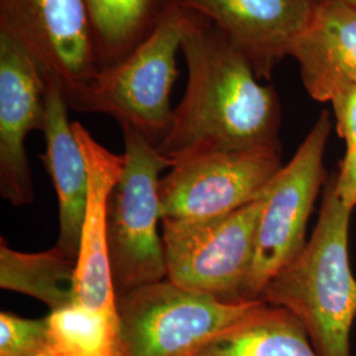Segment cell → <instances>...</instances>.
Segmentation results:
<instances>
[{
  "label": "cell",
  "instance_id": "1",
  "mask_svg": "<svg viewBox=\"0 0 356 356\" xmlns=\"http://www.w3.org/2000/svg\"><path fill=\"white\" fill-rule=\"evenodd\" d=\"M185 11L181 51L188 83L156 147L170 164L194 151L281 149V107L251 65L209 19Z\"/></svg>",
  "mask_w": 356,
  "mask_h": 356
},
{
  "label": "cell",
  "instance_id": "2",
  "mask_svg": "<svg viewBox=\"0 0 356 356\" xmlns=\"http://www.w3.org/2000/svg\"><path fill=\"white\" fill-rule=\"evenodd\" d=\"M351 213L330 181L312 238L261 294L263 301L289 310L302 323L319 356H351L356 318V279L348 256Z\"/></svg>",
  "mask_w": 356,
  "mask_h": 356
},
{
  "label": "cell",
  "instance_id": "3",
  "mask_svg": "<svg viewBox=\"0 0 356 356\" xmlns=\"http://www.w3.org/2000/svg\"><path fill=\"white\" fill-rule=\"evenodd\" d=\"M124 165L110 194L107 252L116 296L166 279L161 220L160 173L169 160L138 129L122 126Z\"/></svg>",
  "mask_w": 356,
  "mask_h": 356
},
{
  "label": "cell",
  "instance_id": "4",
  "mask_svg": "<svg viewBox=\"0 0 356 356\" xmlns=\"http://www.w3.org/2000/svg\"><path fill=\"white\" fill-rule=\"evenodd\" d=\"M331 128L329 111H322L292 160L281 166L263 191L254 263L243 288V301L261 300L268 282L305 247L306 227L325 182Z\"/></svg>",
  "mask_w": 356,
  "mask_h": 356
},
{
  "label": "cell",
  "instance_id": "5",
  "mask_svg": "<svg viewBox=\"0 0 356 356\" xmlns=\"http://www.w3.org/2000/svg\"><path fill=\"white\" fill-rule=\"evenodd\" d=\"M184 23L185 11L176 6L124 61L97 73L79 111L110 115L157 147L172 122L170 92L178 76Z\"/></svg>",
  "mask_w": 356,
  "mask_h": 356
},
{
  "label": "cell",
  "instance_id": "6",
  "mask_svg": "<svg viewBox=\"0 0 356 356\" xmlns=\"http://www.w3.org/2000/svg\"><path fill=\"white\" fill-rule=\"evenodd\" d=\"M261 207L263 193L225 216L161 220L166 279L223 301H243Z\"/></svg>",
  "mask_w": 356,
  "mask_h": 356
},
{
  "label": "cell",
  "instance_id": "7",
  "mask_svg": "<svg viewBox=\"0 0 356 356\" xmlns=\"http://www.w3.org/2000/svg\"><path fill=\"white\" fill-rule=\"evenodd\" d=\"M261 300L223 301L169 279L116 296L124 356H191Z\"/></svg>",
  "mask_w": 356,
  "mask_h": 356
},
{
  "label": "cell",
  "instance_id": "8",
  "mask_svg": "<svg viewBox=\"0 0 356 356\" xmlns=\"http://www.w3.org/2000/svg\"><path fill=\"white\" fill-rule=\"evenodd\" d=\"M0 32L26 51L69 108L79 111L99 72L83 0H0Z\"/></svg>",
  "mask_w": 356,
  "mask_h": 356
},
{
  "label": "cell",
  "instance_id": "9",
  "mask_svg": "<svg viewBox=\"0 0 356 356\" xmlns=\"http://www.w3.org/2000/svg\"><path fill=\"white\" fill-rule=\"evenodd\" d=\"M281 166L276 148L186 153L160 179L161 220L232 213L256 200Z\"/></svg>",
  "mask_w": 356,
  "mask_h": 356
},
{
  "label": "cell",
  "instance_id": "10",
  "mask_svg": "<svg viewBox=\"0 0 356 356\" xmlns=\"http://www.w3.org/2000/svg\"><path fill=\"white\" fill-rule=\"evenodd\" d=\"M322 0H176L209 19L251 65L259 79L292 56Z\"/></svg>",
  "mask_w": 356,
  "mask_h": 356
},
{
  "label": "cell",
  "instance_id": "11",
  "mask_svg": "<svg viewBox=\"0 0 356 356\" xmlns=\"http://www.w3.org/2000/svg\"><path fill=\"white\" fill-rule=\"evenodd\" d=\"M47 83L33 60L0 32V194L13 206L33 202L26 156L31 131H44Z\"/></svg>",
  "mask_w": 356,
  "mask_h": 356
},
{
  "label": "cell",
  "instance_id": "12",
  "mask_svg": "<svg viewBox=\"0 0 356 356\" xmlns=\"http://www.w3.org/2000/svg\"><path fill=\"white\" fill-rule=\"evenodd\" d=\"M73 131L89 173V197L76 259V302L118 314L107 252V210L110 194L123 170L124 156L110 152L78 122L73 123Z\"/></svg>",
  "mask_w": 356,
  "mask_h": 356
},
{
  "label": "cell",
  "instance_id": "13",
  "mask_svg": "<svg viewBox=\"0 0 356 356\" xmlns=\"http://www.w3.org/2000/svg\"><path fill=\"white\" fill-rule=\"evenodd\" d=\"M307 94L331 102L356 83V10L335 0H322L310 26L292 56Z\"/></svg>",
  "mask_w": 356,
  "mask_h": 356
},
{
  "label": "cell",
  "instance_id": "14",
  "mask_svg": "<svg viewBox=\"0 0 356 356\" xmlns=\"http://www.w3.org/2000/svg\"><path fill=\"white\" fill-rule=\"evenodd\" d=\"M45 154L42 156L58 200L60 231L56 248L78 259L81 234L89 197V173L83 152L67 118L61 91L47 83Z\"/></svg>",
  "mask_w": 356,
  "mask_h": 356
},
{
  "label": "cell",
  "instance_id": "15",
  "mask_svg": "<svg viewBox=\"0 0 356 356\" xmlns=\"http://www.w3.org/2000/svg\"><path fill=\"white\" fill-rule=\"evenodd\" d=\"M191 356H319L302 323L281 306L259 301Z\"/></svg>",
  "mask_w": 356,
  "mask_h": 356
},
{
  "label": "cell",
  "instance_id": "16",
  "mask_svg": "<svg viewBox=\"0 0 356 356\" xmlns=\"http://www.w3.org/2000/svg\"><path fill=\"white\" fill-rule=\"evenodd\" d=\"M98 70L120 64L164 22L176 0H83Z\"/></svg>",
  "mask_w": 356,
  "mask_h": 356
},
{
  "label": "cell",
  "instance_id": "17",
  "mask_svg": "<svg viewBox=\"0 0 356 356\" xmlns=\"http://www.w3.org/2000/svg\"><path fill=\"white\" fill-rule=\"evenodd\" d=\"M1 289L33 297L51 312L73 305L76 301V259L51 248L29 254L0 244Z\"/></svg>",
  "mask_w": 356,
  "mask_h": 356
},
{
  "label": "cell",
  "instance_id": "18",
  "mask_svg": "<svg viewBox=\"0 0 356 356\" xmlns=\"http://www.w3.org/2000/svg\"><path fill=\"white\" fill-rule=\"evenodd\" d=\"M41 356H124L118 314L81 304L51 312Z\"/></svg>",
  "mask_w": 356,
  "mask_h": 356
},
{
  "label": "cell",
  "instance_id": "19",
  "mask_svg": "<svg viewBox=\"0 0 356 356\" xmlns=\"http://www.w3.org/2000/svg\"><path fill=\"white\" fill-rule=\"evenodd\" d=\"M48 319L23 318L0 313V356H41L47 344Z\"/></svg>",
  "mask_w": 356,
  "mask_h": 356
},
{
  "label": "cell",
  "instance_id": "20",
  "mask_svg": "<svg viewBox=\"0 0 356 356\" xmlns=\"http://www.w3.org/2000/svg\"><path fill=\"white\" fill-rule=\"evenodd\" d=\"M337 131L347 148L356 147V83L341 91L331 101Z\"/></svg>",
  "mask_w": 356,
  "mask_h": 356
},
{
  "label": "cell",
  "instance_id": "21",
  "mask_svg": "<svg viewBox=\"0 0 356 356\" xmlns=\"http://www.w3.org/2000/svg\"><path fill=\"white\" fill-rule=\"evenodd\" d=\"M332 184L341 201L348 209L354 210L356 207V147L346 149L339 173Z\"/></svg>",
  "mask_w": 356,
  "mask_h": 356
},
{
  "label": "cell",
  "instance_id": "22",
  "mask_svg": "<svg viewBox=\"0 0 356 356\" xmlns=\"http://www.w3.org/2000/svg\"><path fill=\"white\" fill-rule=\"evenodd\" d=\"M335 1H341V3H344V4H347V6H350V7L356 10V0H335Z\"/></svg>",
  "mask_w": 356,
  "mask_h": 356
}]
</instances>
